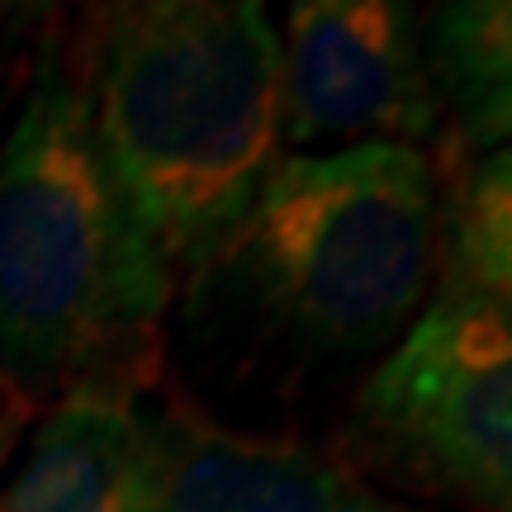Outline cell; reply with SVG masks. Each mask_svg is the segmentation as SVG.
<instances>
[{
    "instance_id": "1",
    "label": "cell",
    "mask_w": 512,
    "mask_h": 512,
    "mask_svg": "<svg viewBox=\"0 0 512 512\" xmlns=\"http://www.w3.org/2000/svg\"><path fill=\"white\" fill-rule=\"evenodd\" d=\"M95 152L171 290L204 275L280 162V34L252 0L95 10L81 48Z\"/></svg>"
},
{
    "instance_id": "2",
    "label": "cell",
    "mask_w": 512,
    "mask_h": 512,
    "mask_svg": "<svg viewBox=\"0 0 512 512\" xmlns=\"http://www.w3.org/2000/svg\"><path fill=\"white\" fill-rule=\"evenodd\" d=\"M166 299L171 280L95 152L81 76L48 43L0 147V370L124 380Z\"/></svg>"
},
{
    "instance_id": "3",
    "label": "cell",
    "mask_w": 512,
    "mask_h": 512,
    "mask_svg": "<svg viewBox=\"0 0 512 512\" xmlns=\"http://www.w3.org/2000/svg\"><path fill=\"white\" fill-rule=\"evenodd\" d=\"M219 266L304 351L394 342L437 275L432 162L389 143L280 157Z\"/></svg>"
},
{
    "instance_id": "4",
    "label": "cell",
    "mask_w": 512,
    "mask_h": 512,
    "mask_svg": "<svg viewBox=\"0 0 512 512\" xmlns=\"http://www.w3.org/2000/svg\"><path fill=\"white\" fill-rule=\"evenodd\" d=\"M347 465L475 512L512 508L508 304L446 290L370 370L347 427Z\"/></svg>"
},
{
    "instance_id": "5",
    "label": "cell",
    "mask_w": 512,
    "mask_h": 512,
    "mask_svg": "<svg viewBox=\"0 0 512 512\" xmlns=\"http://www.w3.org/2000/svg\"><path fill=\"white\" fill-rule=\"evenodd\" d=\"M422 29L394 0H304L280 38V147L294 157L437 138Z\"/></svg>"
},
{
    "instance_id": "6",
    "label": "cell",
    "mask_w": 512,
    "mask_h": 512,
    "mask_svg": "<svg viewBox=\"0 0 512 512\" xmlns=\"http://www.w3.org/2000/svg\"><path fill=\"white\" fill-rule=\"evenodd\" d=\"M351 479L304 441L233 432L176 403L147 422L133 512H328Z\"/></svg>"
},
{
    "instance_id": "7",
    "label": "cell",
    "mask_w": 512,
    "mask_h": 512,
    "mask_svg": "<svg viewBox=\"0 0 512 512\" xmlns=\"http://www.w3.org/2000/svg\"><path fill=\"white\" fill-rule=\"evenodd\" d=\"M147 422L128 380H81L38 422L0 512H133Z\"/></svg>"
},
{
    "instance_id": "8",
    "label": "cell",
    "mask_w": 512,
    "mask_h": 512,
    "mask_svg": "<svg viewBox=\"0 0 512 512\" xmlns=\"http://www.w3.org/2000/svg\"><path fill=\"white\" fill-rule=\"evenodd\" d=\"M508 5L503 0H460L441 5L427 24L422 62L432 76L437 105L451 110L456 152H498L508 147L512 124V48H508Z\"/></svg>"
},
{
    "instance_id": "9",
    "label": "cell",
    "mask_w": 512,
    "mask_h": 512,
    "mask_svg": "<svg viewBox=\"0 0 512 512\" xmlns=\"http://www.w3.org/2000/svg\"><path fill=\"white\" fill-rule=\"evenodd\" d=\"M437 181V275L446 290L512 299V176L508 147L456 152L441 147Z\"/></svg>"
},
{
    "instance_id": "10",
    "label": "cell",
    "mask_w": 512,
    "mask_h": 512,
    "mask_svg": "<svg viewBox=\"0 0 512 512\" xmlns=\"http://www.w3.org/2000/svg\"><path fill=\"white\" fill-rule=\"evenodd\" d=\"M328 512H418L413 503H399V498H384V494H370L361 479H351L342 494L328 503Z\"/></svg>"
}]
</instances>
